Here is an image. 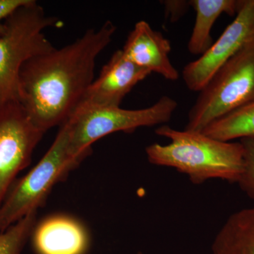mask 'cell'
Segmentation results:
<instances>
[{
  "mask_svg": "<svg viewBox=\"0 0 254 254\" xmlns=\"http://www.w3.org/2000/svg\"><path fill=\"white\" fill-rule=\"evenodd\" d=\"M115 31L116 26L106 21L67 46L54 48L23 64L19 103L38 128L46 133L71 118L94 81L97 58Z\"/></svg>",
  "mask_w": 254,
  "mask_h": 254,
  "instance_id": "obj_1",
  "label": "cell"
},
{
  "mask_svg": "<svg viewBox=\"0 0 254 254\" xmlns=\"http://www.w3.org/2000/svg\"><path fill=\"white\" fill-rule=\"evenodd\" d=\"M155 133L170 143L147 146L149 163L175 168L194 185L211 179L237 183L243 173L244 148L240 142L219 141L202 132L179 131L168 125L158 127Z\"/></svg>",
  "mask_w": 254,
  "mask_h": 254,
  "instance_id": "obj_2",
  "label": "cell"
},
{
  "mask_svg": "<svg viewBox=\"0 0 254 254\" xmlns=\"http://www.w3.org/2000/svg\"><path fill=\"white\" fill-rule=\"evenodd\" d=\"M58 22L34 0L5 20L6 29L0 36V110L19 102V76L23 64L54 48L44 31Z\"/></svg>",
  "mask_w": 254,
  "mask_h": 254,
  "instance_id": "obj_3",
  "label": "cell"
},
{
  "mask_svg": "<svg viewBox=\"0 0 254 254\" xmlns=\"http://www.w3.org/2000/svg\"><path fill=\"white\" fill-rule=\"evenodd\" d=\"M86 158L70 153L67 127L64 123L44 156L26 175L15 181L5 197L0 207V232L38 212L53 187L66 180Z\"/></svg>",
  "mask_w": 254,
  "mask_h": 254,
  "instance_id": "obj_4",
  "label": "cell"
},
{
  "mask_svg": "<svg viewBox=\"0 0 254 254\" xmlns=\"http://www.w3.org/2000/svg\"><path fill=\"white\" fill-rule=\"evenodd\" d=\"M177 106L176 100L169 96H163L154 105L140 110L79 105L65 123L68 149L74 156L87 158L92 145L103 137L118 131L133 133L140 127L164 125L171 120Z\"/></svg>",
  "mask_w": 254,
  "mask_h": 254,
  "instance_id": "obj_5",
  "label": "cell"
},
{
  "mask_svg": "<svg viewBox=\"0 0 254 254\" xmlns=\"http://www.w3.org/2000/svg\"><path fill=\"white\" fill-rule=\"evenodd\" d=\"M254 103V39L215 73L190 108L185 130L201 132L215 120Z\"/></svg>",
  "mask_w": 254,
  "mask_h": 254,
  "instance_id": "obj_6",
  "label": "cell"
},
{
  "mask_svg": "<svg viewBox=\"0 0 254 254\" xmlns=\"http://www.w3.org/2000/svg\"><path fill=\"white\" fill-rule=\"evenodd\" d=\"M45 133L32 123L19 102L0 110V207L18 173L31 163Z\"/></svg>",
  "mask_w": 254,
  "mask_h": 254,
  "instance_id": "obj_7",
  "label": "cell"
},
{
  "mask_svg": "<svg viewBox=\"0 0 254 254\" xmlns=\"http://www.w3.org/2000/svg\"><path fill=\"white\" fill-rule=\"evenodd\" d=\"M254 39V0H242L232 21L208 50L184 68L182 77L189 89L200 92L215 73L246 44Z\"/></svg>",
  "mask_w": 254,
  "mask_h": 254,
  "instance_id": "obj_8",
  "label": "cell"
},
{
  "mask_svg": "<svg viewBox=\"0 0 254 254\" xmlns=\"http://www.w3.org/2000/svg\"><path fill=\"white\" fill-rule=\"evenodd\" d=\"M150 74L127 59L123 50H117L87 90L81 105L120 107L133 87Z\"/></svg>",
  "mask_w": 254,
  "mask_h": 254,
  "instance_id": "obj_9",
  "label": "cell"
},
{
  "mask_svg": "<svg viewBox=\"0 0 254 254\" xmlns=\"http://www.w3.org/2000/svg\"><path fill=\"white\" fill-rule=\"evenodd\" d=\"M170 42L149 23L140 21L127 38L122 50L127 59L150 73L161 75L165 79L177 81L180 73L170 61Z\"/></svg>",
  "mask_w": 254,
  "mask_h": 254,
  "instance_id": "obj_10",
  "label": "cell"
},
{
  "mask_svg": "<svg viewBox=\"0 0 254 254\" xmlns=\"http://www.w3.org/2000/svg\"><path fill=\"white\" fill-rule=\"evenodd\" d=\"M31 240L36 254H86L90 247L84 225L64 215H53L36 223Z\"/></svg>",
  "mask_w": 254,
  "mask_h": 254,
  "instance_id": "obj_11",
  "label": "cell"
},
{
  "mask_svg": "<svg viewBox=\"0 0 254 254\" xmlns=\"http://www.w3.org/2000/svg\"><path fill=\"white\" fill-rule=\"evenodd\" d=\"M242 0H190V6L195 11L194 26L188 43L190 54H204L213 44L212 28L222 14L237 15Z\"/></svg>",
  "mask_w": 254,
  "mask_h": 254,
  "instance_id": "obj_12",
  "label": "cell"
},
{
  "mask_svg": "<svg viewBox=\"0 0 254 254\" xmlns=\"http://www.w3.org/2000/svg\"><path fill=\"white\" fill-rule=\"evenodd\" d=\"M212 254H254V205L232 214L214 239Z\"/></svg>",
  "mask_w": 254,
  "mask_h": 254,
  "instance_id": "obj_13",
  "label": "cell"
},
{
  "mask_svg": "<svg viewBox=\"0 0 254 254\" xmlns=\"http://www.w3.org/2000/svg\"><path fill=\"white\" fill-rule=\"evenodd\" d=\"M214 139L230 142L254 136V103L215 120L201 131Z\"/></svg>",
  "mask_w": 254,
  "mask_h": 254,
  "instance_id": "obj_14",
  "label": "cell"
},
{
  "mask_svg": "<svg viewBox=\"0 0 254 254\" xmlns=\"http://www.w3.org/2000/svg\"><path fill=\"white\" fill-rule=\"evenodd\" d=\"M37 213L30 214L0 232V254H23L36 226Z\"/></svg>",
  "mask_w": 254,
  "mask_h": 254,
  "instance_id": "obj_15",
  "label": "cell"
},
{
  "mask_svg": "<svg viewBox=\"0 0 254 254\" xmlns=\"http://www.w3.org/2000/svg\"><path fill=\"white\" fill-rule=\"evenodd\" d=\"M244 148V171L237 183L241 190L254 199V136L240 139Z\"/></svg>",
  "mask_w": 254,
  "mask_h": 254,
  "instance_id": "obj_16",
  "label": "cell"
},
{
  "mask_svg": "<svg viewBox=\"0 0 254 254\" xmlns=\"http://www.w3.org/2000/svg\"><path fill=\"white\" fill-rule=\"evenodd\" d=\"M29 1L30 0H0V36L4 34L6 29L5 20Z\"/></svg>",
  "mask_w": 254,
  "mask_h": 254,
  "instance_id": "obj_17",
  "label": "cell"
},
{
  "mask_svg": "<svg viewBox=\"0 0 254 254\" xmlns=\"http://www.w3.org/2000/svg\"><path fill=\"white\" fill-rule=\"evenodd\" d=\"M165 10L170 16V21H176L187 12L190 1H164Z\"/></svg>",
  "mask_w": 254,
  "mask_h": 254,
  "instance_id": "obj_18",
  "label": "cell"
},
{
  "mask_svg": "<svg viewBox=\"0 0 254 254\" xmlns=\"http://www.w3.org/2000/svg\"><path fill=\"white\" fill-rule=\"evenodd\" d=\"M135 254H145L143 253V252H137V253Z\"/></svg>",
  "mask_w": 254,
  "mask_h": 254,
  "instance_id": "obj_19",
  "label": "cell"
}]
</instances>
